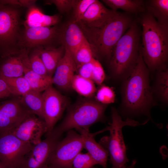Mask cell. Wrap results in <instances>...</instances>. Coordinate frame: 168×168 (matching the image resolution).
I'll use <instances>...</instances> for the list:
<instances>
[{
    "instance_id": "36",
    "label": "cell",
    "mask_w": 168,
    "mask_h": 168,
    "mask_svg": "<svg viewBox=\"0 0 168 168\" xmlns=\"http://www.w3.org/2000/svg\"><path fill=\"white\" fill-rule=\"evenodd\" d=\"M92 61L93 60L77 66L76 71L77 72V74L85 78L91 79L93 68Z\"/></svg>"
},
{
    "instance_id": "27",
    "label": "cell",
    "mask_w": 168,
    "mask_h": 168,
    "mask_svg": "<svg viewBox=\"0 0 168 168\" xmlns=\"http://www.w3.org/2000/svg\"><path fill=\"white\" fill-rule=\"evenodd\" d=\"M154 92L164 103H167L168 100V71L167 68L157 71Z\"/></svg>"
},
{
    "instance_id": "11",
    "label": "cell",
    "mask_w": 168,
    "mask_h": 168,
    "mask_svg": "<svg viewBox=\"0 0 168 168\" xmlns=\"http://www.w3.org/2000/svg\"><path fill=\"white\" fill-rule=\"evenodd\" d=\"M44 120L46 135L51 133L68 104L67 98L52 85L42 93Z\"/></svg>"
},
{
    "instance_id": "38",
    "label": "cell",
    "mask_w": 168,
    "mask_h": 168,
    "mask_svg": "<svg viewBox=\"0 0 168 168\" xmlns=\"http://www.w3.org/2000/svg\"><path fill=\"white\" fill-rule=\"evenodd\" d=\"M0 3L20 7L19 0H0Z\"/></svg>"
},
{
    "instance_id": "26",
    "label": "cell",
    "mask_w": 168,
    "mask_h": 168,
    "mask_svg": "<svg viewBox=\"0 0 168 168\" xmlns=\"http://www.w3.org/2000/svg\"><path fill=\"white\" fill-rule=\"evenodd\" d=\"M71 88L80 95L87 98L92 97L96 91L94 82L90 79L75 74L72 79Z\"/></svg>"
},
{
    "instance_id": "34",
    "label": "cell",
    "mask_w": 168,
    "mask_h": 168,
    "mask_svg": "<svg viewBox=\"0 0 168 168\" xmlns=\"http://www.w3.org/2000/svg\"><path fill=\"white\" fill-rule=\"evenodd\" d=\"M93 68L91 79L98 85H100L104 81L105 77L104 69L99 61L94 58L93 60Z\"/></svg>"
},
{
    "instance_id": "33",
    "label": "cell",
    "mask_w": 168,
    "mask_h": 168,
    "mask_svg": "<svg viewBox=\"0 0 168 168\" xmlns=\"http://www.w3.org/2000/svg\"><path fill=\"white\" fill-rule=\"evenodd\" d=\"M96 1V0H76L72 8L73 20L77 23L79 22L90 6Z\"/></svg>"
},
{
    "instance_id": "35",
    "label": "cell",
    "mask_w": 168,
    "mask_h": 168,
    "mask_svg": "<svg viewBox=\"0 0 168 168\" xmlns=\"http://www.w3.org/2000/svg\"><path fill=\"white\" fill-rule=\"evenodd\" d=\"M76 0H49L45 1L46 4L54 5L58 11L65 13L72 9Z\"/></svg>"
},
{
    "instance_id": "10",
    "label": "cell",
    "mask_w": 168,
    "mask_h": 168,
    "mask_svg": "<svg viewBox=\"0 0 168 168\" xmlns=\"http://www.w3.org/2000/svg\"><path fill=\"white\" fill-rule=\"evenodd\" d=\"M32 145L21 141L11 132L0 133V160L5 168H19Z\"/></svg>"
},
{
    "instance_id": "30",
    "label": "cell",
    "mask_w": 168,
    "mask_h": 168,
    "mask_svg": "<svg viewBox=\"0 0 168 168\" xmlns=\"http://www.w3.org/2000/svg\"><path fill=\"white\" fill-rule=\"evenodd\" d=\"M28 59L30 68L32 71L42 76H49L39 53L36 50L28 52Z\"/></svg>"
},
{
    "instance_id": "42",
    "label": "cell",
    "mask_w": 168,
    "mask_h": 168,
    "mask_svg": "<svg viewBox=\"0 0 168 168\" xmlns=\"http://www.w3.org/2000/svg\"><path fill=\"white\" fill-rule=\"evenodd\" d=\"M111 168H115L114 167H112Z\"/></svg>"
},
{
    "instance_id": "8",
    "label": "cell",
    "mask_w": 168,
    "mask_h": 168,
    "mask_svg": "<svg viewBox=\"0 0 168 168\" xmlns=\"http://www.w3.org/2000/svg\"><path fill=\"white\" fill-rule=\"evenodd\" d=\"M83 148L81 135L70 130L63 139L56 143L48 165L55 168H72L73 160Z\"/></svg>"
},
{
    "instance_id": "14",
    "label": "cell",
    "mask_w": 168,
    "mask_h": 168,
    "mask_svg": "<svg viewBox=\"0 0 168 168\" xmlns=\"http://www.w3.org/2000/svg\"><path fill=\"white\" fill-rule=\"evenodd\" d=\"M11 132L21 141L33 145L42 141V136L46 133L47 127L44 120L30 114Z\"/></svg>"
},
{
    "instance_id": "22",
    "label": "cell",
    "mask_w": 168,
    "mask_h": 168,
    "mask_svg": "<svg viewBox=\"0 0 168 168\" xmlns=\"http://www.w3.org/2000/svg\"><path fill=\"white\" fill-rule=\"evenodd\" d=\"M36 50L46 68L48 75L52 77L59 62L63 57L65 51L62 44L58 47H50Z\"/></svg>"
},
{
    "instance_id": "12",
    "label": "cell",
    "mask_w": 168,
    "mask_h": 168,
    "mask_svg": "<svg viewBox=\"0 0 168 168\" xmlns=\"http://www.w3.org/2000/svg\"><path fill=\"white\" fill-rule=\"evenodd\" d=\"M30 114L21 96H15L0 103V133L11 132Z\"/></svg>"
},
{
    "instance_id": "18",
    "label": "cell",
    "mask_w": 168,
    "mask_h": 168,
    "mask_svg": "<svg viewBox=\"0 0 168 168\" xmlns=\"http://www.w3.org/2000/svg\"><path fill=\"white\" fill-rule=\"evenodd\" d=\"M85 38L79 25L73 19L61 28L60 42L72 54L81 44Z\"/></svg>"
},
{
    "instance_id": "20",
    "label": "cell",
    "mask_w": 168,
    "mask_h": 168,
    "mask_svg": "<svg viewBox=\"0 0 168 168\" xmlns=\"http://www.w3.org/2000/svg\"><path fill=\"white\" fill-rule=\"evenodd\" d=\"M3 58L0 64V77L12 78L23 76L25 66L24 52L10 55Z\"/></svg>"
},
{
    "instance_id": "29",
    "label": "cell",
    "mask_w": 168,
    "mask_h": 168,
    "mask_svg": "<svg viewBox=\"0 0 168 168\" xmlns=\"http://www.w3.org/2000/svg\"><path fill=\"white\" fill-rule=\"evenodd\" d=\"M2 78L7 83L12 96H21L31 90L28 82L23 76L12 78Z\"/></svg>"
},
{
    "instance_id": "15",
    "label": "cell",
    "mask_w": 168,
    "mask_h": 168,
    "mask_svg": "<svg viewBox=\"0 0 168 168\" xmlns=\"http://www.w3.org/2000/svg\"><path fill=\"white\" fill-rule=\"evenodd\" d=\"M64 55L59 62L52 77L53 84L63 90L71 89V84L75 75L76 65L72 55L65 48Z\"/></svg>"
},
{
    "instance_id": "17",
    "label": "cell",
    "mask_w": 168,
    "mask_h": 168,
    "mask_svg": "<svg viewBox=\"0 0 168 168\" xmlns=\"http://www.w3.org/2000/svg\"><path fill=\"white\" fill-rule=\"evenodd\" d=\"M76 130L82 137L83 148L87 151L96 165L106 168L109 153L105 148L96 141L94 138L95 134L91 133L88 128H80Z\"/></svg>"
},
{
    "instance_id": "6",
    "label": "cell",
    "mask_w": 168,
    "mask_h": 168,
    "mask_svg": "<svg viewBox=\"0 0 168 168\" xmlns=\"http://www.w3.org/2000/svg\"><path fill=\"white\" fill-rule=\"evenodd\" d=\"M20 7L0 3V56L19 53L18 43L22 30Z\"/></svg>"
},
{
    "instance_id": "37",
    "label": "cell",
    "mask_w": 168,
    "mask_h": 168,
    "mask_svg": "<svg viewBox=\"0 0 168 168\" xmlns=\"http://www.w3.org/2000/svg\"><path fill=\"white\" fill-rule=\"evenodd\" d=\"M20 7H26L28 8L35 5L36 0H19Z\"/></svg>"
},
{
    "instance_id": "24",
    "label": "cell",
    "mask_w": 168,
    "mask_h": 168,
    "mask_svg": "<svg viewBox=\"0 0 168 168\" xmlns=\"http://www.w3.org/2000/svg\"><path fill=\"white\" fill-rule=\"evenodd\" d=\"M102 1L117 11L118 9L131 13H138L145 10L144 1L142 0H103Z\"/></svg>"
},
{
    "instance_id": "21",
    "label": "cell",
    "mask_w": 168,
    "mask_h": 168,
    "mask_svg": "<svg viewBox=\"0 0 168 168\" xmlns=\"http://www.w3.org/2000/svg\"><path fill=\"white\" fill-rule=\"evenodd\" d=\"M27 52H24L25 66L23 76L28 82L31 90L42 92L53 84L52 77L40 75L32 71L30 68Z\"/></svg>"
},
{
    "instance_id": "23",
    "label": "cell",
    "mask_w": 168,
    "mask_h": 168,
    "mask_svg": "<svg viewBox=\"0 0 168 168\" xmlns=\"http://www.w3.org/2000/svg\"><path fill=\"white\" fill-rule=\"evenodd\" d=\"M25 106L31 114L44 120L42 93L31 90L21 96Z\"/></svg>"
},
{
    "instance_id": "2",
    "label": "cell",
    "mask_w": 168,
    "mask_h": 168,
    "mask_svg": "<svg viewBox=\"0 0 168 168\" xmlns=\"http://www.w3.org/2000/svg\"><path fill=\"white\" fill-rule=\"evenodd\" d=\"M153 92L149 83V70L142 56L141 48L137 64L125 80L122 90V104L129 112L149 114L155 104Z\"/></svg>"
},
{
    "instance_id": "7",
    "label": "cell",
    "mask_w": 168,
    "mask_h": 168,
    "mask_svg": "<svg viewBox=\"0 0 168 168\" xmlns=\"http://www.w3.org/2000/svg\"><path fill=\"white\" fill-rule=\"evenodd\" d=\"M111 113L112 122L106 128V130L110 131V135L102 139L100 144L108 151L112 166L124 168L128 160L122 133V128L126 126H136L147 122L141 124L129 119L124 121L114 107L112 108Z\"/></svg>"
},
{
    "instance_id": "39",
    "label": "cell",
    "mask_w": 168,
    "mask_h": 168,
    "mask_svg": "<svg viewBox=\"0 0 168 168\" xmlns=\"http://www.w3.org/2000/svg\"><path fill=\"white\" fill-rule=\"evenodd\" d=\"M136 162L137 161L135 160H133L130 166L127 167L126 166L124 168H134Z\"/></svg>"
},
{
    "instance_id": "13",
    "label": "cell",
    "mask_w": 168,
    "mask_h": 168,
    "mask_svg": "<svg viewBox=\"0 0 168 168\" xmlns=\"http://www.w3.org/2000/svg\"><path fill=\"white\" fill-rule=\"evenodd\" d=\"M59 138L51 133L39 143L32 145L25 155L19 168H43L48 164L50 156Z\"/></svg>"
},
{
    "instance_id": "4",
    "label": "cell",
    "mask_w": 168,
    "mask_h": 168,
    "mask_svg": "<svg viewBox=\"0 0 168 168\" xmlns=\"http://www.w3.org/2000/svg\"><path fill=\"white\" fill-rule=\"evenodd\" d=\"M140 34L137 24L133 22L114 46L110 59V66L114 77L125 80L138 63L141 46Z\"/></svg>"
},
{
    "instance_id": "40",
    "label": "cell",
    "mask_w": 168,
    "mask_h": 168,
    "mask_svg": "<svg viewBox=\"0 0 168 168\" xmlns=\"http://www.w3.org/2000/svg\"><path fill=\"white\" fill-rule=\"evenodd\" d=\"M43 168H55L54 167H53L50 165H47L45 166Z\"/></svg>"
},
{
    "instance_id": "16",
    "label": "cell",
    "mask_w": 168,
    "mask_h": 168,
    "mask_svg": "<svg viewBox=\"0 0 168 168\" xmlns=\"http://www.w3.org/2000/svg\"><path fill=\"white\" fill-rule=\"evenodd\" d=\"M116 12L107 9L100 1L96 0L90 6L78 24L80 27L90 28L100 27Z\"/></svg>"
},
{
    "instance_id": "19",
    "label": "cell",
    "mask_w": 168,
    "mask_h": 168,
    "mask_svg": "<svg viewBox=\"0 0 168 168\" xmlns=\"http://www.w3.org/2000/svg\"><path fill=\"white\" fill-rule=\"evenodd\" d=\"M57 14H45L38 7L34 5L28 8L25 20L22 24L24 28L34 27H49L57 25L60 21Z\"/></svg>"
},
{
    "instance_id": "5",
    "label": "cell",
    "mask_w": 168,
    "mask_h": 168,
    "mask_svg": "<svg viewBox=\"0 0 168 168\" xmlns=\"http://www.w3.org/2000/svg\"><path fill=\"white\" fill-rule=\"evenodd\" d=\"M106 105L89 99L78 101L71 106L61 123L52 132L59 138L64 132L75 128H88L102 120Z\"/></svg>"
},
{
    "instance_id": "41",
    "label": "cell",
    "mask_w": 168,
    "mask_h": 168,
    "mask_svg": "<svg viewBox=\"0 0 168 168\" xmlns=\"http://www.w3.org/2000/svg\"><path fill=\"white\" fill-rule=\"evenodd\" d=\"M0 168H5L0 160Z\"/></svg>"
},
{
    "instance_id": "3",
    "label": "cell",
    "mask_w": 168,
    "mask_h": 168,
    "mask_svg": "<svg viewBox=\"0 0 168 168\" xmlns=\"http://www.w3.org/2000/svg\"><path fill=\"white\" fill-rule=\"evenodd\" d=\"M133 22L129 16L117 11L100 27H80L90 45L94 56L110 59L114 46Z\"/></svg>"
},
{
    "instance_id": "28",
    "label": "cell",
    "mask_w": 168,
    "mask_h": 168,
    "mask_svg": "<svg viewBox=\"0 0 168 168\" xmlns=\"http://www.w3.org/2000/svg\"><path fill=\"white\" fill-rule=\"evenodd\" d=\"M72 55L76 67L91 62L95 58L90 45L86 38Z\"/></svg>"
},
{
    "instance_id": "25",
    "label": "cell",
    "mask_w": 168,
    "mask_h": 168,
    "mask_svg": "<svg viewBox=\"0 0 168 168\" xmlns=\"http://www.w3.org/2000/svg\"><path fill=\"white\" fill-rule=\"evenodd\" d=\"M147 9L160 24L168 26V0H151Z\"/></svg>"
},
{
    "instance_id": "31",
    "label": "cell",
    "mask_w": 168,
    "mask_h": 168,
    "mask_svg": "<svg viewBox=\"0 0 168 168\" xmlns=\"http://www.w3.org/2000/svg\"><path fill=\"white\" fill-rule=\"evenodd\" d=\"M95 98L97 101L106 105L114 102L115 94L113 89L109 86L104 85L97 91Z\"/></svg>"
},
{
    "instance_id": "9",
    "label": "cell",
    "mask_w": 168,
    "mask_h": 168,
    "mask_svg": "<svg viewBox=\"0 0 168 168\" xmlns=\"http://www.w3.org/2000/svg\"><path fill=\"white\" fill-rule=\"evenodd\" d=\"M61 29L57 25L24 28L19 40V49L29 52L35 49L52 47L50 45L56 41L60 42Z\"/></svg>"
},
{
    "instance_id": "32",
    "label": "cell",
    "mask_w": 168,
    "mask_h": 168,
    "mask_svg": "<svg viewBox=\"0 0 168 168\" xmlns=\"http://www.w3.org/2000/svg\"><path fill=\"white\" fill-rule=\"evenodd\" d=\"M96 164L87 152L79 153L73 160L72 168H94Z\"/></svg>"
},
{
    "instance_id": "1",
    "label": "cell",
    "mask_w": 168,
    "mask_h": 168,
    "mask_svg": "<svg viewBox=\"0 0 168 168\" xmlns=\"http://www.w3.org/2000/svg\"><path fill=\"white\" fill-rule=\"evenodd\" d=\"M142 28L141 46L143 60L149 70L167 68L168 57V26L159 23L150 13L141 20Z\"/></svg>"
}]
</instances>
